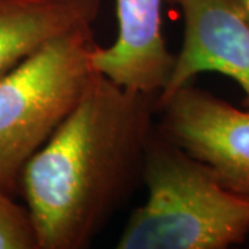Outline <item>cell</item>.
<instances>
[{
	"instance_id": "4",
	"label": "cell",
	"mask_w": 249,
	"mask_h": 249,
	"mask_svg": "<svg viewBox=\"0 0 249 249\" xmlns=\"http://www.w3.org/2000/svg\"><path fill=\"white\" fill-rule=\"evenodd\" d=\"M157 129L204 162L224 186L249 196V109L188 83L157 103Z\"/></svg>"
},
{
	"instance_id": "5",
	"label": "cell",
	"mask_w": 249,
	"mask_h": 249,
	"mask_svg": "<svg viewBox=\"0 0 249 249\" xmlns=\"http://www.w3.org/2000/svg\"><path fill=\"white\" fill-rule=\"evenodd\" d=\"M180 7L184 37L160 103L191 83L198 73L219 72L245 93L249 109V22L237 0H166Z\"/></svg>"
},
{
	"instance_id": "7",
	"label": "cell",
	"mask_w": 249,
	"mask_h": 249,
	"mask_svg": "<svg viewBox=\"0 0 249 249\" xmlns=\"http://www.w3.org/2000/svg\"><path fill=\"white\" fill-rule=\"evenodd\" d=\"M101 0H0V78L55 37L93 27Z\"/></svg>"
},
{
	"instance_id": "3",
	"label": "cell",
	"mask_w": 249,
	"mask_h": 249,
	"mask_svg": "<svg viewBox=\"0 0 249 249\" xmlns=\"http://www.w3.org/2000/svg\"><path fill=\"white\" fill-rule=\"evenodd\" d=\"M93 27L55 37L0 78V187L19 188L27 162L70 115L96 73Z\"/></svg>"
},
{
	"instance_id": "2",
	"label": "cell",
	"mask_w": 249,
	"mask_h": 249,
	"mask_svg": "<svg viewBox=\"0 0 249 249\" xmlns=\"http://www.w3.org/2000/svg\"><path fill=\"white\" fill-rule=\"evenodd\" d=\"M148 190L118 249H224L249 235V196L223 184L204 162L157 129L142 172Z\"/></svg>"
},
{
	"instance_id": "8",
	"label": "cell",
	"mask_w": 249,
	"mask_h": 249,
	"mask_svg": "<svg viewBox=\"0 0 249 249\" xmlns=\"http://www.w3.org/2000/svg\"><path fill=\"white\" fill-rule=\"evenodd\" d=\"M0 249H39L28 208L0 187Z\"/></svg>"
},
{
	"instance_id": "1",
	"label": "cell",
	"mask_w": 249,
	"mask_h": 249,
	"mask_svg": "<svg viewBox=\"0 0 249 249\" xmlns=\"http://www.w3.org/2000/svg\"><path fill=\"white\" fill-rule=\"evenodd\" d=\"M157 97L93 75L21 175L37 248H88L142 181Z\"/></svg>"
},
{
	"instance_id": "9",
	"label": "cell",
	"mask_w": 249,
	"mask_h": 249,
	"mask_svg": "<svg viewBox=\"0 0 249 249\" xmlns=\"http://www.w3.org/2000/svg\"><path fill=\"white\" fill-rule=\"evenodd\" d=\"M237 3H238L240 9L242 10L244 16L247 17V19H248L249 22V0H237Z\"/></svg>"
},
{
	"instance_id": "6",
	"label": "cell",
	"mask_w": 249,
	"mask_h": 249,
	"mask_svg": "<svg viewBox=\"0 0 249 249\" xmlns=\"http://www.w3.org/2000/svg\"><path fill=\"white\" fill-rule=\"evenodd\" d=\"M166 0H115L118 36L109 47L97 46L94 71L126 89L158 96L169 80L176 55L162 35Z\"/></svg>"
}]
</instances>
